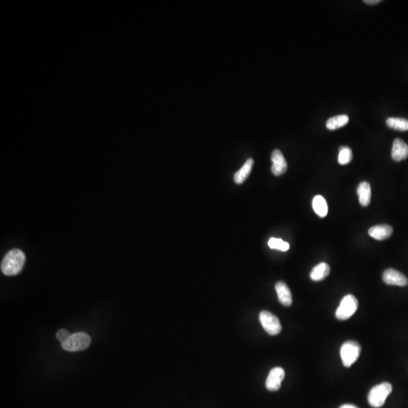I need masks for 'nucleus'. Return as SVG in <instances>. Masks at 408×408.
I'll return each instance as SVG.
<instances>
[{
    "label": "nucleus",
    "instance_id": "4468645a",
    "mask_svg": "<svg viewBox=\"0 0 408 408\" xmlns=\"http://www.w3.org/2000/svg\"><path fill=\"white\" fill-rule=\"evenodd\" d=\"M254 161L252 158H250L243 164V167H241L240 170L238 171L234 175V180L235 183L240 185L244 183L245 180L248 178L251 171H252L253 167H254Z\"/></svg>",
    "mask_w": 408,
    "mask_h": 408
},
{
    "label": "nucleus",
    "instance_id": "5701e85b",
    "mask_svg": "<svg viewBox=\"0 0 408 408\" xmlns=\"http://www.w3.org/2000/svg\"><path fill=\"white\" fill-rule=\"evenodd\" d=\"M339 408H358V407H356V406L353 405V404H343V405H342L341 407H340Z\"/></svg>",
    "mask_w": 408,
    "mask_h": 408
},
{
    "label": "nucleus",
    "instance_id": "423d86ee",
    "mask_svg": "<svg viewBox=\"0 0 408 408\" xmlns=\"http://www.w3.org/2000/svg\"><path fill=\"white\" fill-rule=\"evenodd\" d=\"M259 321L265 331L271 336L279 334L282 330V326L278 318L269 311H261L259 314Z\"/></svg>",
    "mask_w": 408,
    "mask_h": 408
},
{
    "label": "nucleus",
    "instance_id": "9b49d317",
    "mask_svg": "<svg viewBox=\"0 0 408 408\" xmlns=\"http://www.w3.org/2000/svg\"><path fill=\"white\" fill-rule=\"evenodd\" d=\"M393 229L389 224H378L371 228L368 231L370 236L376 240H387L392 236Z\"/></svg>",
    "mask_w": 408,
    "mask_h": 408
},
{
    "label": "nucleus",
    "instance_id": "4be33fe9",
    "mask_svg": "<svg viewBox=\"0 0 408 408\" xmlns=\"http://www.w3.org/2000/svg\"><path fill=\"white\" fill-rule=\"evenodd\" d=\"M364 3H366V4L368 5H376L378 4V3H381L380 0H365Z\"/></svg>",
    "mask_w": 408,
    "mask_h": 408
},
{
    "label": "nucleus",
    "instance_id": "f8f14e48",
    "mask_svg": "<svg viewBox=\"0 0 408 408\" xmlns=\"http://www.w3.org/2000/svg\"><path fill=\"white\" fill-rule=\"evenodd\" d=\"M275 289L280 303L283 306H290L292 303V293L287 284L283 281H278L275 285Z\"/></svg>",
    "mask_w": 408,
    "mask_h": 408
},
{
    "label": "nucleus",
    "instance_id": "39448f33",
    "mask_svg": "<svg viewBox=\"0 0 408 408\" xmlns=\"http://www.w3.org/2000/svg\"><path fill=\"white\" fill-rule=\"evenodd\" d=\"M357 307H358V302L356 297L351 294L345 296L336 309V319L340 321H346L350 319L356 312Z\"/></svg>",
    "mask_w": 408,
    "mask_h": 408
},
{
    "label": "nucleus",
    "instance_id": "f03ea898",
    "mask_svg": "<svg viewBox=\"0 0 408 408\" xmlns=\"http://www.w3.org/2000/svg\"><path fill=\"white\" fill-rule=\"evenodd\" d=\"M392 392L390 382H382L374 387L368 395V402L371 407L379 408L385 404L386 400Z\"/></svg>",
    "mask_w": 408,
    "mask_h": 408
},
{
    "label": "nucleus",
    "instance_id": "dca6fc26",
    "mask_svg": "<svg viewBox=\"0 0 408 408\" xmlns=\"http://www.w3.org/2000/svg\"><path fill=\"white\" fill-rule=\"evenodd\" d=\"M312 207L314 211L321 218L325 217L328 213V207L324 197L317 195L314 197L312 201Z\"/></svg>",
    "mask_w": 408,
    "mask_h": 408
},
{
    "label": "nucleus",
    "instance_id": "9d476101",
    "mask_svg": "<svg viewBox=\"0 0 408 408\" xmlns=\"http://www.w3.org/2000/svg\"><path fill=\"white\" fill-rule=\"evenodd\" d=\"M408 156V145L400 139H395L392 145V157L395 161H403Z\"/></svg>",
    "mask_w": 408,
    "mask_h": 408
},
{
    "label": "nucleus",
    "instance_id": "7ed1b4c3",
    "mask_svg": "<svg viewBox=\"0 0 408 408\" xmlns=\"http://www.w3.org/2000/svg\"><path fill=\"white\" fill-rule=\"evenodd\" d=\"M91 343V338L87 333L83 332L71 334V336L64 343H61V347L67 352H78L86 349Z\"/></svg>",
    "mask_w": 408,
    "mask_h": 408
},
{
    "label": "nucleus",
    "instance_id": "2eb2a0df",
    "mask_svg": "<svg viewBox=\"0 0 408 408\" xmlns=\"http://www.w3.org/2000/svg\"><path fill=\"white\" fill-rule=\"evenodd\" d=\"M330 272V268L325 262L316 265L310 273V278L314 281H321L325 279Z\"/></svg>",
    "mask_w": 408,
    "mask_h": 408
},
{
    "label": "nucleus",
    "instance_id": "6e6552de",
    "mask_svg": "<svg viewBox=\"0 0 408 408\" xmlns=\"http://www.w3.org/2000/svg\"><path fill=\"white\" fill-rule=\"evenodd\" d=\"M382 280L388 285L405 287L408 284V278L404 274L393 269L388 268L382 274Z\"/></svg>",
    "mask_w": 408,
    "mask_h": 408
},
{
    "label": "nucleus",
    "instance_id": "f257e3e1",
    "mask_svg": "<svg viewBox=\"0 0 408 408\" xmlns=\"http://www.w3.org/2000/svg\"><path fill=\"white\" fill-rule=\"evenodd\" d=\"M26 257L20 250L15 249L9 251L3 258L1 263V270L7 276H14L21 271L25 265Z\"/></svg>",
    "mask_w": 408,
    "mask_h": 408
},
{
    "label": "nucleus",
    "instance_id": "20e7f679",
    "mask_svg": "<svg viewBox=\"0 0 408 408\" xmlns=\"http://www.w3.org/2000/svg\"><path fill=\"white\" fill-rule=\"evenodd\" d=\"M361 352L360 344L355 341H347L343 343L340 349V355L343 365L346 368H350L358 359Z\"/></svg>",
    "mask_w": 408,
    "mask_h": 408
},
{
    "label": "nucleus",
    "instance_id": "aec40b11",
    "mask_svg": "<svg viewBox=\"0 0 408 408\" xmlns=\"http://www.w3.org/2000/svg\"><path fill=\"white\" fill-rule=\"evenodd\" d=\"M268 244L271 249L279 250V251H284V252L288 251L289 249V243L284 241L281 239L270 238V240H268Z\"/></svg>",
    "mask_w": 408,
    "mask_h": 408
},
{
    "label": "nucleus",
    "instance_id": "a211bd4d",
    "mask_svg": "<svg viewBox=\"0 0 408 408\" xmlns=\"http://www.w3.org/2000/svg\"><path fill=\"white\" fill-rule=\"evenodd\" d=\"M387 125L391 129L405 132L408 130V120L401 118H390L387 120Z\"/></svg>",
    "mask_w": 408,
    "mask_h": 408
},
{
    "label": "nucleus",
    "instance_id": "6ab92c4d",
    "mask_svg": "<svg viewBox=\"0 0 408 408\" xmlns=\"http://www.w3.org/2000/svg\"><path fill=\"white\" fill-rule=\"evenodd\" d=\"M353 154L350 148L346 146H343L339 148V156H338V162L340 165H346L352 161Z\"/></svg>",
    "mask_w": 408,
    "mask_h": 408
},
{
    "label": "nucleus",
    "instance_id": "0eeeda50",
    "mask_svg": "<svg viewBox=\"0 0 408 408\" xmlns=\"http://www.w3.org/2000/svg\"><path fill=\"white\" fill-rule=\"evenodd\" d=\"M285 376V371L282 368H275L270 371L265 382L267 390L277 392L281 389V383Z\"/></svg>",
    "mask_w": 408,
    "mask_h": 408
},
{
    "label": "nucleus",
    "instance_id": "f3484780",
    "mask_svg": "<svg viewBox=\"0 0 408 408\" xmlns=\"http://www.w3.org/2000/svg\"><path fill=\"white\" fill-rule=\"evenodd\" d=\"M349 121V118L347 115H338L327 120L326 126L330 130H335L346 126Z\"/></svg>",
    "mask_w": 408,
    "mask_h": 408
},
{
    "label": "nucleus",
    "instance_id": "ddd939ff",
    "mask_svg": "<svg viewBox=\"0 0 408 408\" xmlns=\"http://www.w3.org/2000/svg\"><path fill=\"white\" fill-rule=\"evenodd\" d=\"M357 193L360 205L368 207L371 200V185L367 182L360 183L357 187Z\"/></svg>",
    "mask_w": 408,
    "mask_h": 408
},
{
    "label": "nucleus",
    "instance_id": "1a4fd4ad",
    "mask_svg": "<svg viewBox=\"0 0 408 408\" xmlns=\"http://www.w3.org/2000/svg\"><path fill=\"white\" fill-rule=\"evenodd\" d=\"M271 161L273 163L271 172L274 175L279 176L285 173L287 170V163L280 150L276 149L272 152Z\"/></svg>",
    "mask_w": 408,
    "mask_h": 408
},
{
    "label": "nucleus",
    "instance_id": "412c9836",
    "mask_svg": "<svg viewBox=\"0 0 408 408\" xmlns=\"http://www.w3.org/2000/svg\"><path fill=\"white\" fill-rule=\"evenodd\" d=\"M71 336V334L70 333V332L67 331L65 329H61V330H58L56 333L57 339L59 340L61 343L65 342Z\"/></svg>",
    "mask_w": 408,
    "mask_h": 408
}]
</instances>
